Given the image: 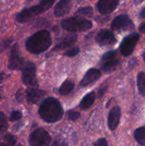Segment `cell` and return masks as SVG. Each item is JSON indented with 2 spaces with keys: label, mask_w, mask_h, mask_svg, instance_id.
Here are the masks:
<instances>
[{
  "label": "cell",
  "mask_w": 145,
  "mask_h": 146,
  "mask_svg": "<svg viewBox=\"0 0 145 146\" xmlns=\"http://www.w3.org/2000/svg\"><path fill=\"white\" fill-rule=\"evenodd\" d=\"M38 113L45 122L53 123L62 119L64 111L58 100L49 97L41 103Z\"/></svg>",
  "instance_id": "obj_1"
},
{
  "label": "cell",
  "mask_w": 145,
  "mask_h": 146,
  "mask_svg": "<svg viewBox=\"0 0 145 146\" xmlns=\"http://www.w3.org/2000/svg\"><path fill=\"white\" fill-rule=\"evenodd\" d=\"M51 44V34L46 30H41L26 40V48L31 54H39L48 49Z\"/></svg>",
  "instance_id": "obj_2"
},
{
  "label": "cell",
  "mask_w": 145,
  "mask_h": 146,
  "mask_svg": "<svg viewBox=\"0 0 145 146\" xmlns=\"http://www.w3.org/2000/svg\"><path fill=\"white\" fill-rule=\"evenodd\" d=\"M55 0H41L37 5L33 6L29 8L24 9L16 16V19L18 23H24L35 16L41 14L49 9Z\"/></svg>",
  "instance_id": "obj_3"
},
{
  "label": "cell",
  "mask_w": 145,
  "mask_h": 146,
  "mask_svg": "<svg viewBox=\"0 0 145 146\" xmlns=\"http://www.w3.org/2000/svg\"><path fill=\"white\" fill-rule=\"evenodd\" d=\"M61 27L71 32H80L90 29L92 23L90 20L79 17H70L61 21Z\"/></svg>",
  "instance_id": "obj_4"
},
{
  "label": "cell",
  "mask_w": 145,
  "mask_h": 146,
  "mask_svg": "<svg viewBox=\"0 0 145 146\" xmlns=\"http://www.w3.org/2000/svg\"><path fill=\"white\" fill-rule=\"evenodd\" d=\"M51 138L44 128H39L31 133L29 137L30 146H48Z\"/></svg>",
  "instance_id": "obj_5"
},
{
  "label": "cell",
  "mask_w": 145,
  "mask_h": 146,
  "mask_svg": "<svg viewBox=\"0 0 145 146\" xmlns=\"http://www.w3.org/2000/svg\"><path fill=\"white\" fill-rule=\"evenodd\" d=\"M117 51H109L105 53L101 58V68L105 73L112 72L119 64L117 58Z\"/></svg>",
  "instance_id": "obj_6"
},
{
  "label": "cell",
  "mask_w": 145,
  "mask_h": 146,
  "mask_svg": "<svg viewBox=\"0 0 145 146\" xmlns=\"http://www.w3.org/2000/svg\"><path fill=\"white\" fill-rule=\"evenodd\" d=\"M22 81L25 85L38 86V81L36 76V66L34 63L26 62L22 68Z\"/></svg>",
  "instance_id": "obj_7"
},
{
  "label": "cell",
  "mask_w": 145,
  "mask_h": 146,
  "mask_svg": "<svg viewBox=\"0 0 145 146\" xmlns=\"http://www.w3.org/2000/svg\"><path fill=\"white\" fill-rule=\"evenodd\" d=\"M139 38V35L137 33H132L127 36L125 37L119 46L121 54L124 56H128L131 55L134 51Z\"/></svg>",
  "instance_id": "obj_8"
},
{
  "label": "cell",
  "mask_w": 145,
  "mask_h": 146,
  "mask_svg": "<svg viewBox=\"0 0 145 146\" xmlns=\"http://www.w3.org/2000/svg\"><path fill=\"white\" fill-rule=\"evenodd\" d=\"M26 63L20 54L17 44H14L11 49L8 67L11 70H22Z\"/></svg>",
  "instance_id": "obj_9"
},
{
  "label": "cell",
  "mask_w": 145,
  "mask_h": 146,
  "mask_svg": "<svg viewBox=\"0 0 145 146\" xmlns=\"http://www.w3.org/2000/svg\"><path fill=\"white\" fill-rule=\"evenodd\" d=\"M133 27L134 24L131 19L125 14L116 17L111 24V28L115 31H125Z\"/></svg>",
  "instance_id": "obj_10"
},
{
  "label": "cell",
  "mask_w": 145,
  "mask_h": 146,
  "mask_svg": "<svg viewBox=\"0 0 145 146\" xmlns=\"http://www.w3.org/2000/svg\"><path fill=\"white\" fill-rule=\"evenodd\" d=\"M95 40L98 44L102 46H114L117 42V39L113 33L107 29L100 31L95 36Z\"/></svg>",
  "instance_id": "obj_11"
},
{
  "label": "cell",
  "mask_w": 145,
  "mask_h": 146,
  "mask_svg": "<svg viewBox=\"0 0 145 146\" xmlns=\"http://www.w3.org/2000/svg\"><path fill=\"white\" fill-rule=\"evenodd\" d=\"M119 0H99L97 8L102 14H108L115 11L119 4Z\"/></svg>",
  "instance_id": "obj_12"
},
{
  "label": "cell",
  "mask_w": 145,
  "mask_h": 146,
  "mask_svg": "<svg viewBox=\"0 0 145 146\" xmlns=\"http://www.w3.org/2000/svg\"><path fill=\"white\" fill-rule=\"evenodd\" d=\"M121 118V109L119 106H115L110 110L108 115L107 125L111 131L117 128Z\"/></svg>",
  "instance_id": "obj_13"
},
{
  "label": "cell",
  "mask_w": 145,
  "mask_h": 146,
  "mask_svg": "<svg viewBox=\"0 0 145 146\" xmlns=\"http://www.w3.org/2000/svg\"><path fill=\"white\" fill-rule=\"evenodd\" d=\"M78 36L76 34H71L69 35H66L65 36L62 37L61 39L58 40L57 44L54 46L53 51H59V50L65 49L68 47L71 46L73 45L77 41Z\"/></svg>",
  "instance_id": "obj_14"
},
{
  "label": "cell",
  "mask_w": 145,
  "mask_h": 146,
  "mask_svg": "<svg viewBox=\"0 0 145 146\" xmlns=\"http://www.w3.org/2000/svg\"><path fill=\"white\" fill-rule=\"evenodd\" d=\"M72 8L71 0H60L54 8V14L57 17H61L66 15Z\"/></svg>",
  "instance_id": "obj_15"
},
{
  "label": "cell",
  "mask_w": 145,
  "mask_h": 146,
  "mask_svg": "<svg viewBox=\"0 0 145 146\" xmlns=\"http://www.w3.org/2000/svg\"><path fill=\"white\" fill-rule=\"evenodd\" d=\"M100 76L101 73L99 70L93 68H90V70H88V72L85 74L82 79L81 80L80 83V86L85 87L92 84L95 81H97L100 77Z\"/></svg>",
  "instance_id": "obj_16"
},
{
  "label": "cell",
  "mask_w": 145,
  "mask_h": 146,
  "mask_svg": "<svg viewBox=\"0 0 145 146\" xmlns=\"http://www.w3.org/2000/svg\"><path fill=\"white\" fill-rule=\"evenodd\" d=\"M45 94L43 90L37 88H29L26 90V99L30 104H36Z\"/></svg>",
  "instance_id": "obj_17"
},
{
  "label": "cell",
  "mask_w": 145,
  "mask_h": 146,
  "mask_svg": "<svg viewBox=\"0 0 145 146\" xmlns=\"http://www.w3.org/2000/svg\"><path fill=\"white\" fill-rule=\"evenodd\" d=\"M95 100V92L92 91V92L89 93V94H87L86 96H85L84 98L82 99L80 104V107L81 109L82 110L88 109V108H90V107L92 106V104H94Z\"/></svg>",
  "instance_id": "obj_18"
},
{
  "label": "cell",
  "mask_w": 145,
  "mask_h": 146,
  "mask_svg": "<svg viewBox=\"0 0 145 146\" xmlns=\"http://www.w3.org/2000/svg\"><path fill=\"white\" fill-rule=\"evenodd\" d=\"M73 88L74 83L72 81H69V80H66L61 85V88L59 89V92L61 95H67V94H68L72 91Z\"/></svg>",
  "instance_id": "obj_19"
},
{
  "label": "cell",
  "mask_w": 145,
  "mask_h": 146,
  "mask_svg": "<svg viewBox=\"0 0 145 146\" xmlns=\"http://www.w3.org/2000/svg\"><path fill=\"white\" fill-rule=\"evenodd\" d=\"M137 86L139 94L142 96H145V74L143 72L139 73L137 76Z\"/></svg>",
  "instance_id": "obj_20"
},
{
  "label": "cell",
  "mask_w": 145,
  "mask_h": 146,
  "mask_svg": "<svg viewBox=\"0 0 145 146\" xmlns=\"http://www.w3.org/2000/svg\"><path fill=\"white\" fill-rule=\"evenodd\" d=\"M134 138L140 145H145V128H139L134 131Z\"/></svg>",
  "instance_id": "obj_21"
},
{
  "label": "cell",
  "mask_w": 145,
  "mask_h": 146,
  "mask_svg": "<svg viewBox=\"0 0 145 146\" xmlns=\"http://www.w3.org/2000/svg\"><path fill=\"white\" fill-rule=\"evenodd\" d=\"M92 14H93V9L91 7H82L75 12V14H78V15L81 16H87V17H92Z\"/></svg>",
  "instance_id": "obj_22"
},
{
  "label": "cell",
  "mask_w": 145,
  "mask_h": 146,
  "mask_svg": "<svg viewBox=\"0 0 145 146\" xmlns=\"http://www.w3.org/2000/svg\"><path fill=\"white\" fill-rule=\"evenodd\" d=\"M8 128V122L4 113L0 111V132H4Z\"/></svg>",
  "instance_id": "obj_23"
},
{
  "label": "cell",
  "mask_w": 145,
  "mask_h": 146,
  "mask_svg": "<svg viewBox=\"0 0 145 146\" xmlns=\"http://www.w3.org/2000/svg\"><path fill=\"white\" fill-rule=\"evenodd\" d=\"M4 139L6 143L9 146H14L16 143V138L13 135L9 133H7L4 135Z\"/></svg>",
  "instance_id": "obj_24"
},
{
  "label": "cell",
  "mask_w": 145,
  "mask_h": 146,
  "mask_svg": "<svg viewBox=\"0 0 145 146\" xmlns=\"http://www.w3.org/2000/svg\"><path fill=\"white\" fill-rule=\"evenodd\" d=\"M79 52H80V48H78V46H75V47H73V48H71V49L68 50L67 51H65V52L64 53V55L66 56L72 57V56H76Z\"/></svg>",
  "instance_id": "obj_25"
},
{
  "label": "cell",
  "mask_w": 145,
  "mask_h": 146,
  "mask_svg": "<svg viewBox=\"0 0 145 146\" xmlns=\"http://www.w3.org/2000/svg\"><path fill=\"white\" fill-rule=\"evenodd\" d=\"M21 117H22V113L20 111H14L11 113V116H10V121L12 122L18 121L19 119H21Z\"/></svg>",
  "instance_id": "obj_26"
},
{
  "label": "cell",
  "mask_w": 145,
  "mask_h": 146,
  "mask_svg": "<svg viewBox=\"0 0 145 146\" xmlns=\"http://www.w3.org/2000/svg\"><path fill=\"white\" fill-rule=\"evenodd\" d=\"M80 113L77 111H69L68 113V118L71 121H75L80 118Z\"/></svg>",
  "instance_id": "obj_27"
},
{
  "label": "cell",
  "mask_w": 145,
  "mask_h": 146,
  "mask_svg": "<svg viewBox=\"0 0 145 146\" xmlns=\"http://www.w3.org/2000/svg\"><path fill=\"white\" fill-rule=\"evenodd\" d=\"M94 146H107V143L105 138H100L95 142Z\"/></svg>",
  "instance_id": "obj_28"
},
{
  "label": "cell",
  "mask_w": 145,
  "mask_h": 146,
  "mask_svg": "<svg viewBox=\"0 0 145 146\" xmlns=\"http://www.w3.org/2000/svg\"><path fill=\"white\" fill-rule=\"evenodd\" d=\"M11 40H4V41H2V43L1 44V45H0V46H1V49H4V48H7V46H8L10 44H11Z\"/></svg>",
  "instance_id": "obj_29"
},
{
  "label": "cell",
  "mask_w": 145,
  "mask_h": 146,
  "mask_svg": "<svg viewBox=\"0 0 145 146\" xmlns=\"http://www.w3.org/2000/svg\"><path fill=\"white\" fill-rule=\"evenodd\" d=\"M51 146H67V143L62 141H56L53 143Z\"/></svg>",
  "instance_id": "obj_30"
},
{
  "label": "cell",
  "mask_w": 145,
  "mask_h": 146,
  "mask_svg": "<svg viewBox=\"0 0 145 146\" xmlns=\"http://www.w3.org/2000/svg\"><path fill=\"white\" fill-rule=\"evenodd\" d=\"M139 31H141V32L144 33V34H145V23H144V24H142V25L139 27Z\"/></svg>",
  "instance_id": "obj_31"
},
{
  "label": "cell",
  "mask_w": 145,
  "mask_h": 146,
  "mask_svg": "<svg viewBox=\"0 0 145 146\" xmlns=\"http://www.w3.org/2000/svg\"><path fill=\"white\" fill-rule=\"evenodd\" d=\"M139 17L142 19L145 18V7L142 10V11H141L140 14H139Z\"/></svg>",
  "instance_id": "obj_32"
},
{
  "label": "cell",
  "mask_w": 145,
  "mask_h": 146,
  "mask_svg": "<svg viewBox=\"0 0 145 146\" xmlns=\"http://www.w3.org/2000/svg\"><path fill=\"white\" fill-rule=\"evenodd\" d=\"M142 1H143V0H135L134 2L136 4H139V3L142 2Z\"/></svg>",
  "instance_id": "obj_33"
},
{
  "label": "cell",
  "mask_w": 145,
  "mask_h": 146,
  "mask_svg": "<svg viewBox=\"0 0 145 146\" xmlns=\"http://www.w3.org/2000/svg\"><path fill=\"white\" fill-rule=\"evenodd\" d=\"M0 146H9V145H7V143H4L0 142Z\"/></svg>",
  "instance_id": "obj_34"
},
{
  "label": "cell",
  "mask_w": 145,
  "mask_h": 146,
  "mask_svg": "<svg viewBox=\"0 0 145 146\" xmlns=\"http://www.w3.org/2000/svg\"><path fill=\"white\" fill-rule=\"evenodd\" d=\"M143 58H144V61H145V52L144 53V54H143Z\"/></svg>",
  "instance_id": "obj_35"
},
{
  "label": "cell",
  "mask_w": 145,
  "mask_h": 146,
  "mask_svg": "<svg viewBox=\"0 0 145 146\" xmlns=\"http://www.w3.org/2000/svg\"><path fill=\"white\" fill-rule=\"evenodd\" d=\"M17 146H24V145H21V144H19V145H18Z\"/></svg>",
  "instance_id": "obj_36"
},
{
  "label": "cell",
  "mask_w": 145,
  "mask_h": 146,
  "mask_svg": "<svg viewBox=\"0 0 145 146\" xmlns=\"http://www.w3.org/2000/svg\"><path fill=\"white\" fill-rule=\"evenodd\" d=\"M79 1H80V0H79Z\"/></svg>",
  "instance_id": "obj_37"
}]
</instances>
